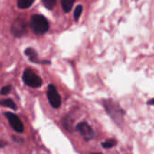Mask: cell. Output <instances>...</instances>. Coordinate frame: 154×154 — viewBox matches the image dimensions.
Listing matches in <instances>:
<instances>
[{
	"mask_svg": "<svg viewBox=\"0 0 154 154\" xmlns=\"http://www.w3.org/2000/svg\"><path fill=\"white\" fill-rule=\"evenodd\" d=\"M30 27L35 34L42 35L48 31L49 23L44 15L34 14L30 19Z\"/></svg>",
	"mask_w": 154,
	"mask_h": 154,
	"instance_id": "1",
	"label": "cell"
},
{
	"mask_svg": "<svg viewBox=\"0 0 154 154\" xmlns=\"http://www.w3.org/2000/svg\"><path fill=\"white\" fill-rule=\"evenodd\" d=\"M103 106L105 107V110L107 111V114L113 118V120L115 123L120 124L123 120V116L124 114V112L120 108V106L111 99L104 100Z\"/></svg>",
	"mask_w": 154,
	"mask_h": 154,
	"instance_id": "2",
	"label": "cell"
},
{
	"mask_svg": "<svg viewBox=\"0 0 154 154\" xmlns=\"http://www.w3.org/2000/svg\"><path fill=\"white\" fill-rule=\"evenodd\" d=\"M22 79H23L24 83L30 88H40L43 84L42 79L37 74H35L31 69H25Z\"/></svg>",
	"mask_w": 154,
	"mask_h": 154,
	"instance_id": "3",
	"label": "cell"
},
{
	"mask_svg": "<svg viewBox=\"0 0 154 154\" xmlns=\"http://www.w3.org/2000/svg\"><path fill=\"white\" fill-rule=\"evenodd\" d=\"M11 32L16 38H20V37H23L24 35H25L27 33L26 22L22 18L15 19L11 25Z\"/></svg>",
	"mask_w": 154,
	"mask_h": 154,
	"instance_id": "4",
	"label": "cell"
},
{
	"mask_svg": "<svg viewBox=\"0 0 154 154\" xmlns=\"http://www.w3.org/2000/svg\"><path fill=\"white\" fill-rule=\"evenodd\" d=\"M4 116L6 117L10 126L13 128V130L15 133L22 134L24 132V130H25L24 125H23V122L21 121V119L19 118L18 116H16L15 114H14L12 112H5L4 114Z\"/></svg>",
	"mask_w": 154,
	"mask_h": 154,
	"instance_id": "5",
	"label": "cell"
},
{
	"mask_svg": "<svg viewBox=\"0 0 154 154\" xmlns=\"http://www.w3.org/2000/svg\"><path fill=\"white\" fill-rule=\"evenodd\" d=\"M46 95H47L48 101H49L52 107L59 108L61 106L62 99H61V97H60L59 93L57 92V90H56V88H55V87L54 85H52V84L48 85Z\"/></svg>",
	"mask_w": 154,
	"mask_h": 154,
	"instance_id": "6",
	"label": "cell"
},
{
	"mask_svg": "<svg viewBox=\"0 0 154 154\" xmlns=\"http://www.w3.org/2000/svg\"><path fill=\"white\" fill-rule=\"evenodd\" d=\"M76 131L82 135V137L86 141H91L95 137V134L93 128L85 122H81L76 125Z\"/></svg>",
	"mask_w": 154,
	"mask_h": 154,
	"instance_id": "7",
	"label": "cell"
},
{
	"mask_svg": "<svg viewBox=\"0 0 154 154\" xmlns=\"http://www.w3.org/2000/svg\"><path fill=\"white\" fill-rule=\"evenodd\" d=\"M25 54L29 58V60L32 61V62H34V63H41V61L38 60V55L35 51L34 49L33 48H26L25 50Z\"/></svg>",
	"mask_w": 154,
	"mask_h": 154,
	"instance_id": "8",
	"label": "cell"
},
{
	"mask_svg": "<svg viewBox=\"0 0 154 154\" xmlns=\"http://www.w3.org/2000/svg\"><path fill=\"white\" fill-rule=\"evenodd\" d=\"M0 106H4V107H7V108H10L14 111H16L17 110V106L16 104L10 98H5V99H2L0 100Z\"/></svg>",
	"mask_w": 154,
	"mask_h": 154,
	"instance_id": "9",
	"label": "cell"
},
{
	"mask_svg": "<svg viewBox=\"0 0 154 154\" xmlns=\"http://www.w3.org/2000/svg\"><path fill=\"white\" fill-rule=\"evenodd\" d=\"M74 1H75V0H62V1H61L62 7H63L64 11L65 13H69V12L72 10Z\"/></svg>",
	"mask_w": 154,
	"mask_h": 154,
	"instance_id": "10",
	"label": "cell"
},
{
	"mask_svg": "<svg viewBox=\"0 0 154 154\" xmlns=\"http://www.w3.org/2000/svg\"><path fill=\"white\" fill-rule=\"evenodd\" d=\"M34 0H17V6L20 9H26L30 7Z\"/></svg>",
	"mask_w": 154,
	"mask_h": 154,
	"instance_id": "11",
	"label": "cell"
},
{
	"mask_svg": "<svg viewBox=\"0 0 154 154\" xmlns=\"http://www.w3.org/2000/svg\"><path fill=\"white\" fill-rule=\"evenodd\" d=\"M82 13H83V5H78L75 7L74 11V18L75 21H78V19L80 18Z\"/></svg>",
	"mask_w": 154,
	"mask_h": 154,
	"instance_id": "12",
	"label": "cell"
},
{
	"mask_svg": "<svg viewBox=\"0 0 154 154\" xmlns=\"http://www.w3.org/2000/svg\"><path fill=\"white\" fill-rule=\"evenodd\" d=\"M116 144H117V142L114 139H110V140H107L106 142L103 143L102 146L105 149H110V148H113V146H115Z\"/></svg>",
	"mask_w": 154,
	"mask_h": 154,
	"instance_id": "13",
	"label": "cell"
},
{
	"mask_svg": "<svg viewBox=\"0 0 154 154\" xmlns=\"http://www.w3.org/2000/svg\"><path fill=\"white\" fill-rule=\"evenodd\" d=\"M43 5L49 10H52L55 5H56V0H42Z\"/></svg>",
	"mask_w": 154,
	"mask_h": 154,
	"instance_id": "14",
	"label": "cell"
},
{
	"mask_svg": "<svg viewBox=\"0 0 154 154\" xmlns=\"http://www.w3.org/2000/svg\"><path fill=\"white\" fill-rule=\"evenodd\" d=\"M13 87L11 85H6V86H4L1 89H0V95L1 96H6L8 95L11 90H12Z\"/></svg>",
	"mask_w": 154,
	"mask_h": 154,
	"instance_id": "15",
	"label": "cell"
},
{
	"mask_svg": "<svg viewBox=\"0 0 154 154\" xmlns=\"http://www.w3.org/2000/svg\"><path fill=\"white\" fill-rule=\"evenodd\" d=\"M63 125L64 127L68 130V131H71V127H72V121L71 119L68 117V116H65L63 120Z\"/></svg>",
	"mask_w": 154,
	"mask_h": 154,
	"instance_id": "16",
	"label": "cell"
},
{
	"mask_svg": "<svg viewBox=\"0 0 154 154\" xmlns=\"http://www.w3.org/2000/svg\"><path fill=\"white\" fill-rule=\"evenodd\" d=\"M12 139H13L14 142H15V143H23V142H24V139H23V138H18V137H16V136H15V135L12 136Z\"/></svg>",
	"mask_w": 154,
	"mask_h": 154,
	"instance_id": "17",
	"label": "cell"
},
{
	"mask_svg": "<svg viewBox=\"0 0 154 154\" xmlns=\"http://www.w3.org/2000/svg\"><path fill=\"white\" fill-rule=\"evenodd\" d=\"M6 145H7V143H5V142L0 140V148H4V147H5Z\"/></svg>",
	"mask_w": 154,
	"mask_h": 154,
	"instance_id": "18",
	"label": "cell"
},
{
	"mask_svg": "<svg viewBox=\"0 0 154 154\" xmlns=\"http://www.w3.org/2000/svg\"><path fill=\"white\" fill-rule=\"evenodd\" d=\"M147 104H148V105H150V106H154V98L153 99H151V100H149Z\"/></svg>",
	"mask_w": 154,
	"mask_h": 154,
	"instance_id": "19",
	"label": "cell"
},
{
	"mask_svg": "<svg viewBox=\"0 0 154 154\" xmlns=\"http://www.w3.org/2000/svg\"><path fill=\"white\" fill-rule=\"evenodd\" d=\"M92 154H103V153H99V152H98V153H92Z\"/></svg>",
	"mask_w": 154,
	"mask_h": 154,
	"instance_id": "20",
	"label": "cell"
}]
</instances>
